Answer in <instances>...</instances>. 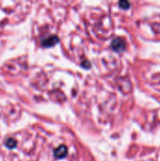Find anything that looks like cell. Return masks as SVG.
Segmentation results:
<instances>
[{
	"label": "cell",
	"instance_id": "cell-3",
	"mask_svg": "<svg viewBox=\"0 0 160 161\" xmlns=\"http://www.w3.org/2000/svg\"><path fill=\"white\" fill-rule=\"evenodd\" d=\"M67 154V148L64 145H60L59 148H57L54 152V155L57 158H62Z\"/></svg>",
	"mask_w": 160,
	"mask_h": 161
},
{
	"label": "cell",
	"instance_id": "cell-4",
	"mask_svg": "<svg viewBox=\"0 0 160 161\" xmlns=\"http://www.w3.org/2000/svg\"><path fill=\"white\" fill-rule=\"evenodd\" d=\"M16 140L14 139V138H8L7 140H6V142H5V144H6V146L8 147V148H10V149H13V148H14L15 146H16Z\"/></svg>",
	"mask_w": 160,
	"mask_h": 161
},
{
	"label": "cell",
	"instance_id": "cell-1",
	"mask_svg": "<svg viewBox=\"0 0 160 161\" xmlns=\"http://www.w3.org/2000/svg\"><path fill=\"white\" fill-rule=\"evenodd\" d=\"M111 46L116 51H121L125 48V41L121 37L115 38L111 43Z\"/></svg>",
	"mask_w": 160,
	"mask_h": 161
},
{
	"label": "cell",
	"instance_id": "cell-2",
	"mask_svg": "<svg viewBox=\"0 0 160 161\" xmlns=\"http://www.w3.org/2000/svg\"><path fill=\"white\" fill-rule=\"evenodd\" d=\"M58 42H59V39H58L57 36H50V37L44 39V40L42 42V44H43L44 47H51V46L55 45Z\"/></svg>",
	"mask_w": 160,
	"mask_h": 161
},
{
	"label": "cell",
	"instance_id": "cell-5",
	"mask_svg": "<svg viewBox=\"0 0 160 161\" xmlns=\"http://www.w3.org/2000/svg\"><path fill=\"white\" fill-rule=\"evenodd\" d=\"M119 5H120L121 8H123V9H128L129 6H130V4H129L128 2H126V1H121V2L119 3Z\"/></svg>",
	"mask_w": 160,
	"mask_h": 161
}]
</instances>
